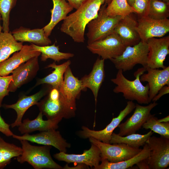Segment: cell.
<instances>
[{
    "instance_id": "cell-27",
    "label": "cell",
    "mask_w": 169,
    "mask_h": 169,
    "mask_svg": "<svg viewBox=\"0 0 169 169\" xmlns=\"http://www.w3.org/2000/svg\"><path fill=\"white\" fill-rule=\"evenodd\" d=\"M149 149L147 144L144 145L141 151L136 155L126 160L116 163H112L106 160H101L96 169H126L131 167L149 156Z\"/></svg>"
},
{
    "instance_id": "cell-26",
    "label": "cell",
    "mask_w": 169,
    "mask_h": 169,
    "mask_svg": "<svg viewBox=\"0 0 169 169\" xmlns=\"http://www.w3.org/2000/svg\"><path fill=\"white\" fill-rule=\"evenodd\" d=\"M71 64V61L68 60L59 65L56 64L55 61L49 64L45 68H51L54 69V70L44 77L38 79L34 87L46 84L50 85L53 88H59L63 84L64 73Z\"/></svg>"
},
{
    "instance_id": "cell-25",
    "label": "cell",
    "mask_w": 169,
    "mask_h": 169,
    "mask_svg": "<svg viewBox=\"0 0 169 169\" xmlns=\"http://www.w3.org/2000/svg\"><path fill=\"white\" fill-rule=\"evenodd\" d=\"M59 90L68 98L74 100L79 97L81 91H84L81 80L73 75L69 66L64 73L63 83Z\"/></svg>"
},
{
    "instance_id": "cell-37",
    "label": "cell",
    "mask_w": 169,
    "mask_h": 169,
    "mask_svg": "<svg viewBox=\"0 0 169 169\" xmlns=\"http://www.w3.org/2000/svg\"><path fill=\"white\" fill-rule=\"evenodd\" d=\"M12 79V75L7 76H2L0 75V108L2 106L4 97L9 95L8 87Z\"/></svg>"
},
{
    "instance_id": "cell-17",
    "label": "cell",
    "mask_w": 169,
    "mask_h": 169,
    "mask_svg": "<svg viewBox=\"0 0 169 169\" xmlns=\"http://www.w3.org/2000/svg\"><path fill=\"white\" fill-rule=\"evenodd\" d=\"M51 86L49 84L41 89L38 92L31 95H24L21 96L13 104L5 105L6 109L14 110L17 114V117L14 121L10 125L12 128L18 126L22 122L23 117L26 111L31 107L37 105L41 99L48 93Z\"/></svg>"
},
{
    "instance_id": "cell-23",
    "label": "cell",
    "mask_w": 169,
    "mask_h": 169,
    "mask_svg": "<svg viewBox=\"0 0 169 169\" xmlns=\"http://www.w3.org/2000/svg\"><path fill=\"white\" fill-rule=\"evenodd\" d=\"M43 115L39 112L37 117L34 119L28 118L24 120L18 126V130L22 134H29L36 131H42L56 129L60 121L58 120L43 119Z\"/></svg>"
},
{
    "instance_id": "cell-15",
    "label": "cell",
    "mask_w": 169,
    "mask_h": 169,
    "mask_svg": "<svg viewBox=\"0 0 169 169\" xmlns=\"http://www.w3.org/2000/svg\"><path fill=\"white\" fill-rule=\"evenodd\" d=\"M38 57L30 59L13 71L12 80L8 87L9 92H15L18 89L35 77L39 69Z\"/></svg>"
},
{
    "instance_id": "cell-22",
    "label": "cell",
    "mask_w": 169,
    "mask_h": 169,
    "mask_svg": "<svg viewBox=\"0 0 169 169\" xmlns=\"http://www.w3.org/2000/svg\"><path fill=\"white\" fill-rule=\"evenodd\" d=\"M12 34L15 39L20 42H28L39 46L49 45L51 41L45 34L43 28L30 29L20 27L14 30Z\"/></svg>"
},
{
    "instance_id": "cell-39",
    "label": "cell",
    "mask_w": 169,
    "mask_h": 169,
    "mask_svg": "<svg viewBox=\"0 0 169 169\" xmlns=\"http://www.w3.org/2000/svg\"><path fill=\"white\" fill-rule=\"evenodd\" d=\"M169 93V85H165L161 88L157 94L154 96L152 100V102H156L162 96Z\"/></svg>"
},
{
    "instance_id": "cell-32",
    "label": "cell",
    "mask_w": 169,
    "mask_h": 169,
    "mask_svg": "<svg viewBox=\"0 0 169 169\" xmlns=\"http://www.w3.org/2000/svg\"><path fill=\"white\" fill-rule=\"evenodd\" d=\"M109 16L122 17L132 13H136L134 9L128 3L126 0H112L106 8Z\"/></svg>"
},
{
    "instance_id": "cell-7",
    "label": "cell",
    "mask_w": 169,
    "mask_h": 169,
    "mask_svg": "<svg viewBox=\"0 0 169 169\" xmlns=\"http://www.w3.org/2000/svg\"><path fill=\"white\" fill-rule=\"evenodd\" d=\"M89 139L91 143L95 145L100 150L101 160H106L112 163L128 159L142 150L140 148H135L124 143H106L91 137Z\"/></svg>"
},
{
    "instance_id": "cell-42",
    "label": "cell",
    "mask_w": 169,
    "mask_h": 169,
    "mask_svg": "<svg viewBox=\"0 0 169 169\" xmlns=\"http://www.w3.org/2000/svg\"><path fill=\"white\" fill-rule=\"evenodd\" d=\"M158 121L160 122H169V116L168 115L166 117L158 119Z\"/></svg>"
},
{
    "instance_id": "cell-20",
    "label": "cell",
    "mask_w": 169,
    "mask_h": 169,
    "mask_svg": "<svg viewBox=\"0 0 169 169\" xmlns=\"http://www.w3.org/2000/svg\"><path fill=\"white\" fill-rule=\"evenodd\" d=\"M40 52L35 50L31 44L23 45L19 51L13 53L10 58L0 63V75L7 76L22 63L35 57H39Z\"/></svg>"
},
{
    "instance_id": "cell-46",
    "label": "cell",
    "mask_w": 169,
    "mask_h": 169,
    "mask_svg": "<svg viewBox=\"0 0 169 169\" xmlns=\"http://www.w3.org/2000/svg\"><path fill=\"white\" fill-rule=\"evenodd\" d=\"M163 2H166L167 3H169V0H160Z\"/></svg>"
},
{
    "instance_id": "cell-4",
    "label": "cell",
    "mask_w": 169,
    "mask_h": 169,
    "mask_svg": "<svg viewBox=\"0 0 169 169\" xmlns=\"http://www.w3.org/2000/svg\"><path fill=\"white\" fill-rule=\"evenodd\" d=\"M22 145V154L16 157L21 164L27 162L35 169H62L63 167L52 159L50 153L51 146H36L27 140L20 141Z\"/></svg>"
},
{
    "instance_id": "cell-35",
    "label": "cell",
    "mask_w": 169,
    "mask_h": 169,
    "mask_svg": "<svg viewBox=\"0 0 169 169\" xmlns=\"http://www.w3.org/2000/svg\"><path fill=\"white\" fill-rule=\"evenodd\" d=\"M17 0H0V14L3 20V30L4 32H9L10 14L16 4Z\"/></svg>"
},
{
    "instance_id": "cell-10",
    "label": "cell",
    "mask_w": 169,
    "mask_h": 169,
    "mask_svg": "<svg viewBox=\"0 0 169 169\" xmlns=\"http://www.w3.org/2000/svg\"><path fill=\"white\" fill-rule=\"evenodd\" d=\"M135 106L136 104L133 101L129 100L125 108L120 111L117 117L113 118L104 129L100 131H95L83 126L82 127V130L78 133V135L83 138H93L104 143H110L113 131L135 109Z\"/></svg>"
},
{
    "instance_id": "cell-8",
    "label": "cell",
    "mask_w": 169,
    "mask_h": 169,
    "mask_svg": "<svg viewBox=\"0 0 169 169\" xmlns=\"http://www.w3.org/2000/svg\"><path fill=\"white\" fill-rule=\"evenodd\" d=\"M149 169H165L169 165V138L152 136L146 141Z\"/></svg>"
},
{
    "instance_id": "cell-1",
    "label": "cell",
    "mask_w": 169,
    "mask_h": 169,
    "mask_svg": "<svg viewBox=\"0 0 169 169\" xmlns=\"http://www.w3.org/2000/svg\"><path fill=\"white\" fill-rule=\"evenodd\" d=\"M105 0H85L79 8L63 20L60 30L70 36L74 41L84 43L87 24L97 16Z\"/></svg>"
},
{
    "instance_id": "cell-2",
    "label": "cell",
    "mask_w": 169,
    "mask_h": 169,
    "mask_svg": "<svg viewBox=\"0 0 169 169\" xmlns=\"http://www.w3.org/2000/svg\"><path fill=\"white\" fill-rule=\"evenodd\" d=\"M36 105L39 112L48 120L61 121L63 118L69 119L75 115L76 100L67 97L59 88L51 87L48 94Z\"/></svg>"
},
{
    "instance_id": "cell-6",
    "label": "cell",
    "mask_w": 169,
    "mask_h": 169,
    "mask_svg": "<svg viewBox=\"0 0 169 169\" xmlns=\"http://www.w3.org/2000/svg\"><path fill=\"white\" fill-rule=\"evenodd\" d=\"M148 53L147 43L141 41L134 46L126 47L121 55L110 60L117 69L125 72L132 69L137 64L146 67Z\"/></svg>"
},
{
    "instance_id": "cell-21",
    "label": "cell",
    "mask_w": 169,
    "mask_h": 169,
    "mask_svg": "<svg viewBox=\"0 0 169 169\" xmlns=\"http://www.w3.org/2000/svg\"><path fill=\"white\" fill-rule=\"evenodd\" d=\"M105 60L98 58L95 62L92 70L80 79L84 90L87 88L90 90L95 98L96 105L99 90L105 77Z\"/></svg>"
},
{
    "instance_id": "cell-9",
    "label": "cell",
    "mask_w": 169,
    "mask_h": 169,
    "mask_svg": "<svg viewBox=\"0 0 169 169\" xmlns=\"http://www.w3.org/2000/svg\"><path fill=\"white\" fill-rule=\"evenodd\" d=\"M126 46L118 35L114 32L105 38L88 44L87 49L105 60L115 58L121 55Z\"/></svg>"
},
{
    "instance_id": "cell-36",
    "label": "cell",
    "mask_w": 169,
    "mask_h": 169,
    "mask_svg": "<svg viewBox=\"0 0 169 169\" xmlns=\"http://www.w3.org/2000/svg\"><path fill=\"white\" fill-rule=\"evenodd\" d=\"M151 0H135L132 6L139 17L147 16Z\"/></svg>"
},
{
    "instance_id": "cell-44",
    "label": "cell",
    "mask_w": 169,
    "mask_h": 169,
    "mask_svg": "<svg viewBox=\"0 0 169 169\" xmlns=\"http://www.w3.org/2000/svg\"><path fill=\"white\" fill-rule=\"evenodd\" d=\"M2 19V16L1 14H0V33L2 32V31L3 30L2 26H1L0 24V21Z\"/></svg>"
},
{
    "instance_id": "cell-11",
    "label": "cell",
    "mask_w": 169,
    "mask_h": 169,
    "mask_svg": "<svg viewBox=\"0 0 169 169\" xmlns=\"http://www.w3.org/2000/svg\"><path fill=\"white\" fill-rule=\"evenodd\" d=\"M12 136L19 141L25 140L38 144L53 146L60 151L66 153L67 148L71 146L70 144L62 137L59 131L54 129L33 134L28 133L19 136L13 134Z\"/></svg>"
},
{
    "instance_id": "cell-13",
    "label": "cell",
    "mask_w": 169,
    "mask_h": 169,
    "mask_svg": "<svg viewBox=\"0 0 169 169\" xmlns=\"http://www.w3.org/2000/svg\"><path fill=\"white\" fill-rule=\"evenodd\" d=\"M158 103L153 102L146 106L136 104L135 110L132 115L118 126L119 131L118 134L121 136L135 133L142 127L150 115L152 110Z\"/></svg>"
},
{
    "instance_id": "cell-45",
    "label": "cell",
    "mask_w": 169,
    "mask_h": 169,
    "mask_svg": "<svg viewBox=\"0 0 169 169\" xmlns=\"http://www.w3.org/2000/svg\"><path fill=\"white\" fill-rule=\"evenodd\" d=\"M111 1L112 0H105V3H106L107 5H108L110 3Z\"/></svg>"
},
{
    "instance_id": "cell-5",
    "label": "cell",
    "mask_w": 169,
    "mask_h": 169,
    "mask_svg": "<svg viewBox=\"0 0 169 169\" xmlns=\"http://www.w3.org/2000/svg\"><path fill=\"white\" fill-rule=\"evenodd\" d=\"M106 6L105 3L102 5L96 17L87 25L88 44L102 39L113 32L122 17L109 16L106 12Z\"/></svg>"
},
{
    "instance_id": "cell-18",
    "label": "cell",
    "mask_w": 169,
    "mask_h": 169,
    "mask_svg": "<svg viewBox=\"0 0 169 169\" xmlns=\"http://www.w3.org/2000/svg\"><path fill=\"white\" fill-rule=\"evenodd\" d=\"M147 73L142 74L141 81L147 82L149 86V99L151 103L160 90L164 86L169 85V66L162 69L146 67Z\"/></svg>"
},
{
    "instance_id": "cell-16",
    "label": "cell",
    "mask_w": 169,
    "mask_h": 169,
    "mask_svg": "<svg viewBox=\"0 0 169 169\" xmlns=\"http://www.w3.org/2000/svg\"><path fill=\"white\" fill-rule=\"evenodd\" d=\"M89 150H85L81 154H68L60 151L54 155V157L59 161L68 163L84 164L96 169L101 161V152L98 147L93 144Z\"/></svg>"
},
{
    "instance_id": "cell-14",
    "label": "cell",
    "mask_w": 169,
    "mask_h": 169,
    "mask_svg": "<svg viewBox=\"0 0 169 169\" xmlns=\"http://www.w3.org/2000/svg\"><path fill=\"white\" fill-rule=\"evenodd\" d=\"M148 47L146 67L153 69H164V62L169 54V36L159 38H152L146 42Z\"/></svg>"
},
{
    "instance_id": "cell-12",
    "label": "cell",
    "mask_w": 169,
    "mask_h": 169,
    "mask_svg": "<svg viewBox=\"0 0 169 169\" xmlns=\"http://www.w3.org/2000/svg\"><path fill=\"white\" fill-rule=\"evenodd\" d=\"M136 29L141 41L147 42L149 39L161 37L169 32V19L156 20L148 16L139 17Z\"/></svg>"
},
{
    "instance_id": "cell-40",
    "label": "cell",
    "mask_w": 169,
    "mask_h": 169,
    "mask_svg": "<svg viewBox=\"0 0 169 169\" xmlns=\"http://www.w3.org/2000/svg\"><path fill=\"white\" fill-rule=\"evenodd\" d=\"M148 157L142 160L136 164L139 168L140 169H149L148 165Z\"/></svg>"
},
{
    "instance_id": "cell-19",
    "label": "cell",
    "mask_w": 169,
    "mask_h": 169,
    "mask_svg": "<svg viewBox=\"0 0 169 169\" xmlns=\"http://www.w3.org/2000/svg\"><path fill=\"white\" fill-rule=\"evenodd\" d=\"M132 13L122 17L114 30L126 47L134 46L141 41L136 29L137 21Z\"/></svg>"
},
{
    "instance_id": "cell-24",
    "label": "cell",
    "mask_w": 169,
    "mask_h": 169,
    "mask_svg": "<svg viewBox=\"0 0 169 169\" xmlns=\"http://www.w3.org/2000/svg\"><path fill=\"white\" fill-rule=\"evenodd\" d=\"M53 7L50 10L51 18L49 22L43 28L45 35L49 37L55 26L64 20L74 8L66 0H52Z\"/></svg>"
},
{
    "instance_id": "cell-38",
    "label": "cell",
    "mask_w": 169,
    "mask_h": 169,
    "mask_svg": "<svg viewBox=\"0 0 169 169\" xmlns=\"http://www.w3.org/2000/svg\"><path fill=\"white\" fill-rule=\"evenodd\" d=\"M10 125L7 123L2 117L0 113V132L7 136H11L13 133L10 129Z\"/></svg>"
},
{
    "instance_id": "cell-33",
    "label": "cell",
    "mask_w": 169,
    "mask_h": 169,
    "mask_svg": "<svg viewBox=\"0 0 169 169\" xmlns=\"http://www.w3.org/2000/svg\"><path fill=\"white\" fill-rule=\"evenodd\" d=\"M147 16L156 20L168 18L169 3L160 0H151Z\"/></svg>"
},
{
    "instance_id": "cell-28",
    "label": "cell",
    "mask_w": 169,
    "mask_h": 169,
    "mask_svg": "<svg viewBox=\"0 0 169 169\" xmlns=\"http://www.w3.org/2000/svg\"><path fill=\"white\" fill-rule=\"evenodd\" d=\"M23 46V42L16 41L10 33L2 32L0 33V63L20 50Z\"/></svg>"
},
{
    "instance_id": "cell-29",
    "label": "cell",
    "mask_w": 169,
    "mask_h": 169,
    "mask_svg": "<svg viewBox=\"0 0 169 169\" xmlns=\"http://www.w3.org/2000/svg\"><path fill=\"white\" fill-rule=\"evenodd\" d=\"M153 134V132L151 130L143 135L134 133L121 136L113 132L110 143H124L133 147L139 148L146 144L147 141Z\"/></svg>"
},
{
    "instance_id": "cell-31",
    "label": "cell",
    "mask_w": 169,
    "mask_h": 169,
    "mask_svg": "<svg viewBox=\"0 0 169 169\" xmlns=\"http://www.w3.org/2000/svg\"><path fill=\"white\" fill-rule=\"evenodd\" d=\"M22 153L21 147L6 141L0 136V169L4 168L12 158L20 156Z\"/></svg>"
},
{
    "instance_id": "cell-34",
    "label": "cell",
    "mask_w": 169,
    "mask_h": 169,
    "mask_svg": "<svg viewBox=\"0 0 169 169\" xmlns=\"http://www.w3.org/2000/svg\"><path fill=\"white\" fill-rule=\"evenodd\" d=\"M158 120L155 115L151 114L142 127L146 130L150 129L161 136L169 138V122H160Z\"/></svg>"
},
{
    "instance_id": "cell-41",
    "label": "cell",
    "mask_w": 169,
    "mask_h": 169,
    "mask_svg": "<svg viewBox=\"0 0 169 169\" xmlns=\"http://www.w3.org/2000/svg\"><path fill=\"white\" fill-rule=\"evenodd\" d=\"M74 8L77 9L83 3L85 0H66Z\"/></svg>"
},
{
    "instance_id": "cell-43",
    "label": "cell",
    "mask_w": 169,
    "mask_h": 169,
    "mask_svg": "<svg viewBox=\"0 0 169 169\" xmlns=\"http://www.w3.org/2000/svg\"><path fill=\"white\" fill-rule=\"evenodd\" d=\"M128 3L131 6H132L133 5L135 0H126Z\"/></svg>"
},
{
    "instance_id": "cell-30",
    "label": "cell",
    "mask_w": 169,
    "mask_h": 169,
    "mask_svg": "<svg viewBox=\"0 0 169 169\" xmlns=\"http://www.w3.org/2000/svg\"><path fill=\"white\" fill-rule=\"evenodd\" d=\"M34 49L41 52V59L45 61L50 59L55 62H59L63 59H68L73 57L74 54L70 53H63L59 51V46H56L55 43L53 45L45 46H39L31 44Z\"/></svg>"
},
{
    "instance_id": "cell-3",
    "label": "cell",
    "mask_w": 169,
    "mask_h": 169,
    "mask_svg": "<svg viewBox=\"0 0 169 169\" xmlns=\"http://www.w3.org/2000/svg\"><path fill=\"white\" fill-rule=\"evenodd\" d=\"M146 71V67L138 69L134 74L135 79L130 80L124 76L122 70H118L115 78L110 79L116 85L113 90L114 92L122 93L125 99L129 100H136L141 104H149L148 84L144 86L140 80L141 76Z\"/></svg>"
}]
</instances>
